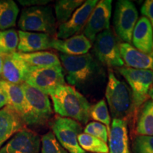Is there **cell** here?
Returning <instances> with one entry per match:
<instances>
[{
	"label": "cell",
	"mask_w": 153,
	"mask_h": 153,
	"mask_svg": "<svg viewBox=\"0 0 153 153\" xmlns=\"http://www.w3.org/2000/svg\"><path fill=\"white\" fill-rule=\"evenodd\" d=\"M4 55H0V80L1 79V72H2V68H3V62H4Z\"/></svg>",
	"instance_id": "cell-35"
},
{
	"label": "cell",
	"mask_w": 153,
	"mask_h": 153,
	"mask_svg": "<svg viewBox=\"0 0 153 153\" xmlns=\"http://www.w3.org/2000/svg\"><path fill=\"white\" fill-rule=\"evenodd\" d=\"M111 12V0H101L96 5L84 29V36L91 43L98 34L110 28Z\"/></svg>",
	"instance_id": "cell-11"
},
{
	"label": "cell",
	"mask_w": 153,
	"mask_h": 153,
	"mask_svg": "<svg viewBox=\"0 0 153 153\" xmlns=\"http://www.w3.org/2000/svg\"><path fill=\"white\" fill-rule=\"evenodd\" d=\"M51 128L57 141L69 153H85L77 140L82 131L79 123L71 118L57 116L53 120Z\"/></svg>",
	"instance_id": "cell-10"
},
{
	"label": "cell",
	"mask_w": 153,
	"mask_h": 153,
	"mask_svg": "<svg viewBox=\"0 0 153 153\" xmlns=\"http://www.w3.org/2000/svg\"><path fill=\"white\" fill-rule=\"evenodd\" d=\"M105 96L114 118L126 121L128 118L136 112L131 88L126 82L118 79L111 71L108 73Z\"/></svg>",
	"instance_id": "cell-3"
},
{
	"label": "cell",
	"mask_w": 153,
	"mask_h": 153,
	"mask_svg": "<svg viewBox=\"0 0 153 153\" xmlns=\"http://www.w3.org/2000/svg\"><path fill=\"white\" fill-rule=\"evenodd\" d=\"M85 133L90 135L106 143L108 139V131L104 124L94 121L88 123L84 129Z\"/></svg>",
	"instance_id": "cell-30"
},
{
	"label": "cell",
	"mask_w": 153,
	"mask_h": 153,
	"mask_svg": "<svg viewBox=\"0 0 153 153\" xmlns=\"http://www.w3.org/2000/svg\"><path fill=\"white\" fill-rule=\"evenodd\" d=\"M90 118L97 122L104 124L107 128L109 133L111 118L106 101L104 99L98 101L97 104L91 107Z\"/></svg>",
	"instance_id": "cell-28"
},
{
	"label": "cell",
	"mask_w": 153,
	"mask_h": 153,
	"mask_svg": "<svg viewBox=\"0 0 153 153\" xmlns=\"http://www.w3.org/2000/svg\"><path fill=\"white\" fill-rule=\"evenodd\" d=\"M20 56L28 65L32 68H46L61 65L58 56L50 51H39L30 53H19Z\"/></svg>",
	"instance_id": "cell-22"
},
{
	"label": "cell",
	"mask_w": 153,
	"mask_h": 153,
	"mask_svg": "<svg viewBox=\"0 0 153 153\" xmlns=\"http://www.w3.org/2000/svg\"><path fill=\"white\" fill-rule=\"evenodd\" d=\"M18 32L14 28L0 31V55H9L17 52Z\"/></svg>",
	"instance_id": "cell-26"
},
{
	"label": "cell",
	"mask_w": 153,
	"mask_h": 153,
	"mask_svg": "<svg viewBox=\"0 0 153 153\" xmlns=\"http://www.w3.org/2000/svg\"><path fill=\"white\" fill-rule=\"evenodd\" d=\"M19 9L13 0H0V31L11 29L16 25Z\"/></svg>",
	"instance_id": "cell-24"
},
{
	"label": "cell",
	"mask_w": 153,
	"mask_h": 153,
	"mask_svg": "<svg viewBox=\"0 0 153 153\" xmlns=\"http://www.w3.org/2000/svg\"><path fill=\"white\" fill-rule=\"evenodd\" d=\"M41 153H69L57 141L52 131L42 136Z\"/></svg>",
	"instance_id": "cell-29"
},
{
	"label": "cell",
	"mask_w": 153,
	"mask_h": 153,
	"mask_svg": "<svg viewBox=\"0 0 153 153\" xmlns=\"http://www.w3.org/2000/svg\"><path fill=\"white\" fill-rule=\"evenodd\" d=\"M92 44L84 34L73 36L65 40L53 38L51 48L68 55H82L87 54L91 48Z\"/></svg>",
	"instance_id": "cell-18"
},
{
	"label": "cell",
	"mask_w": 153,
	"mask_h": 153,
	"mask_svg": "<svg viewBox=\"0 0 153 153\" xmlns=\"http://www.w3.org/2000/svg\"><path fill=\"white\" fill-rule=\"evenodd\" d=\"M118 71L128 83L133 96L135 111L149 99V91L153 85V72L122 67Z\"/></svg>",
	"instance_id": "cell-8"
},
{
	"label": "cell",
	"mask_w": 153,
	"mask_h": 153,
	"mask_svg": "<svg viewBox=\"0 0 153 153\" xmlns=\"http://www.w3.org/2000/svg\"><path fill=\"white\" fill-rule=\"evenodd\" d=\"M0 86L7 96L8 106L14 108L22 118L26 113V101L22 85H14L1 79Z\"/></svg>",
	"instance_id": "cell-21"
},
{
	"label": "cell",
	"mask_w": 153,
	"mask_h": 153,
	"mask_svg": "<svg viewBox=\"0 0 153 153\" xmlns=\"http://www.w3.org/2000/svg\"><path fill=\"white\" fill-rule=\"evenodd\" d=\"M139 135L153 136V100L149 99L140 107L136 123Z\"/></svg>",
	"instance_id": "cell-23"
},
{
	"label": "cell",
	"mask_w": 153,
	"mask_h": 153,
	"mask_svg": "<svg viewBox=\"0 0 153 153\" xmlns=\"http://www.w3.org/2000/svg\"><path fill=\"white\" fill-rule=\"evenodd\" d=\"M29 67L20 56L19 52L4 57L1 79L14 85H22L25 82Z\"/></svg>",
	"instance_id": "cell-14"
},
{
	"label": "cell",
	"mask_w": 153,
	"mask_h": 153,
	"mask_svg": "<svg viewBox=\"0 0 153 153\" xmlns=\"http://www.w3.org/2000/svg\"><path fill=\"white\" fill-rule=\"evenodd\" d=\"M19 4L24 7H30L36 6H45L48 3L51 2L48 0H19Z\"/></svg>",
	"instance_id": "cell-33"
},
{
	"label": "cell",
	"mask_w": 153,
	"mask_h": 153,
	"mask_svg": "<svg viewBox=\"0 0 153 153\" xmlns=\"http://www.w3.org/2000/svg\"><path fill=\"white\" fill-rule=\"evenodd\" d=\"M19 53H30L51 48L53 38L47 33L19 30Z\"/></svg>",
	"instance_id": "cell-16"
},
{
	"label": "cell",
	"mask_w": 153,
	"mask_h": 153,
	"mask_svg": "<svg viewBox=\"0 0 153 153\" xmlns=\"http://www.w3.org/2000/svg\"><path fill=\"white\" fill-rule=\"evenodd\" d=\"M59 56L67 82L72 87L84 90L104 75L101 64L90 53L82 55L60 53Z\"/></svg>",
	"instance_id": "cell-1"
},
{
	"label": "cell",
	"mask_w": 153,
	"mask_h": 153,
	"mask_svg": "<svg viewBox=\"0 0 153 153\" xmlns=\"http://www.w3.org/2000/svg\"><path fill=\"white\" fill-rule=\"evenodd\" d=\"M143 16L146 17L150 21L153 28V0H147L140 9Z\"/></svg>",
	"instance_id": "cell-32"
},
{
	"label": "cell",
	"mask_w": 153,
	"mask_h": 153,
	"mask_svg": "<svg viewBox=\"0 0 153 153\" xmlns=\"http://www.w3.org/2000/svg\"><path fill=\"white\" fill-rule=\"evenodd\" d=\"M41 143L37 134L24 128L0 148V153H40Z\"/></svg>",
	"instance_id": "cell-13"
},
{
	"label": "cell",
	"mask_w": 153,
	"mask_h": 153,
	"mask_svg": "<svg viewBox=\"0 0 153 153\" xmlns=\"http://www.w3.org/2000/svg\"><path fill=\"white\" fill-rule=\"evenodd\" d=\"M119 48L120 56L126 67L153 72V52L149 54L142 53L126 43H120Z\"/></svg>",
	"instance_id": "cell-17"
},
{
	"label": "cell",
	"mask_w": 153,
	"mask_h": 153,
	"mask_svg": "<svg viewBox=\"0 0 153 153\" xmlns=\"http://www.w3.org/2000/svg\"><path fill=\"white\" fill-rule=\"evenodd\" d=\"M25 123L18 113L7 105L0 109V148L15 134L24 128Z\"/></svg>",
	"instance_id": "cell-15"
},
{
	"label": "cell",
	"mask_w": 153,
	"mask_h": 153,
	"mask_svg": "<svg viewBox=\"0 0 153 153\" xmlns=\"http://www.w3.org/2000/svg\"><path fill=\"white\" fill-rule=\"evenodd\" d=\"M135 153H153V136L137 135L134 140Z\"/></svg>",
	"instance_id": "cell-31"
},
{
	"label": "cell",
	"mask_w": 153,
	"mask_h": 153,
	"mask_svg": "<svg viewBox=\"0 0 153 153\" xmlns=\"http://www.w3.org/2000/svg\"><path fill=\"white\" fill-rule=\"evenodd\" d=\"M21 85L26 101V113L22 118L25 125H45L52 118L53 114L48 95L25 82Z\"/></svg>",
	"instance_id": "cell-4"
},
{
	"label": "cell",
	"mask_w": 153,
	"mask_h": 153,
	"mask_svg": "<svg viewBox=\"0 0 153 153\" xmlns=\"http://www.w3.org/2000/svg\"><path fill=\"white\" fill-rule=\"evenodd\" d=\"M8 105V98L3 88L0 86V109Z\"/></svg>",
	"instance_id": "cell-34"
},
{
	"label": "cell",
	"mask_w": 153,
	"mask_h": 153,
	"mask_svg": "<svg viewBox=\"0 0 153 153\" xmlns=\"http://www.w3.org/2000/svg\"><path fill=\"white\" fill-rule=\"evenodd\" d=\"M82 0H60L55 5V16L60 24L68 22L73 13L83 4Z\"/></svg>",
	"instance_id": "cell-25"
},
{
	"label": "cell",
	"mask_w": 153,
	"mask_h": 153,
	"mask_svg": "<svg viewBox=\"0 0 153 153\" xmlns=\"http://www.w3.org/2000/svg\"><path fill=\"white\" fill-rule=\"evenodd\" d=\"M148 95H149V98H151V99H152L153 100V85L152 87H151L150 91H149Z\"/></svg>",
	"instance_id": "cell-36"
},
{
	"label": "cell",
	"mask_w": 153,
	"mask_h": 153,
	"mask_svg": "<svg viewBox=\"0 0 153 153\" xmlns=\"http://www.w3.org/2000/svg\"><path fill=\"white\" fill-rule=\"evenodd\" d=\"M55 112L60 117L86 124L90 118L91 105L87 98L70 85H64L50 94Z\"/></svg>",
	"instance_id": "cell-2"
},
{
	"label": "cell",
	"mask_w": 153,
	"mask_h": 153,
	"mask_svg": "<svg viewBox=\"0 0 153 153\" xmlns=\"http://www.w3.org/2000/svg\"><path fill=\"white\" fill-rule=\"evenodd\" d=\"M109 153H130L126 121L114 118L108 133Z\"/></svg>",
	"instance_id": "cell-19"
},
{
	"label": "cell",
	"mask_w": 153,
	"mask_h": 153,
	"mask_svg": "<svg viewBox=\"0 0 153 153\" xmlns=\"http://www.w3.org/2000/svg\"><path fill=\"white\" fill-rule=\"evenodd\" d=\"M138 19V12L133 2L119 0L116 4L114 26L118 37L126 43L132 42L133 29Z\"/></svg>",
	"instance_id": "cell-9"
},
{
	"label": "cell",
	"mask_w": 153,
	"mask_h": 153,
	"mask_svg": "<svg viewBox=\"0 0 153 153\" xmlns=\"http://www.w3.org/2000/svg\"><path fill=\"white\" fill-rule=\"evenodd\" d=\"M18 26L22 31L47 33H56V19L51 7H26L22 11Z\"/></svg>",
	"instance_id": "cell-5"
},
{
	"label": "cell",
	"mask_w": 153,
	"mask_h": 153,
	"mask_svg": "<svg viewBox=\"0 0 153 153\" xmlns=\"http://www.w3.org/2000/svg\"><path fill=\"white\" fill-rule=\"evenodd\" d=\"M24 82L50 95L57 87L65 85V79L61 65L46 68L29 67Z\"/></svg>",
	"instance_id": "cell-6"
},
{
	"label": "cell",
	"mask_w": 153,
	"mask_h": 153,
	"mask_svg": "<svg viewBox=\"0 0 153 153\" xmlns=\"http://www.w3.org/2000/svg\"><path fill=\"white\" fill-rule=\"evenodd\" d=\"M77 140L79 145L84 151L93 153H108V148L106 143L97 137L86 133H81L78 135Z\"/></svg>",
	"instance_id": "cell-27"
},
{
	"label": "cell",
	"mask_w": 153,
	"mask_h": 153,
	"mask_svg": "<svg viewBox=\"0 0 153 153\" xmlns=\"http://www.w3.org/2000/svg\"><path fill=\"white\" fill-rule=\"evenodd\" d=\"M94 42V55L101 65L118 68L123 67L124 62L120 53V43L110 28L98 34Z\"/></svg>",
	"instance_id": "cell-7"
},
{
	"label": "cell",
	"mask_w": 153,
	"mask_h": 153,
	"mask_svg": "<svg viewBox=\"0 0 153 153\" xmlns=\"http://www.w3.org/2000/svg\"><path fill=\"white\" fill-rule=\"evenodd\" d=\"M132 43L133 47L140 52H153V28L150 21L146 17L141 16L133 29Z\"/></svg>",
	"instance_id": "cell-20"
},
{
	"label": "cell",
	"mask_w": 153,
	"mask_h": 153,
	"mask_svg": "<svg viewBox=\"0 0 153 153\" xmlns=\"http://www.w3.org/2000/svg\"><path fill=\"white\" fill-rule=\"evenodd\" d=\"M97 3V0H87L82 4L68 22L60 25L57 33V39H67L79 32L85 26Z\"/></svg>",
	"instance_id": "cell-12"
}]
</instances>
